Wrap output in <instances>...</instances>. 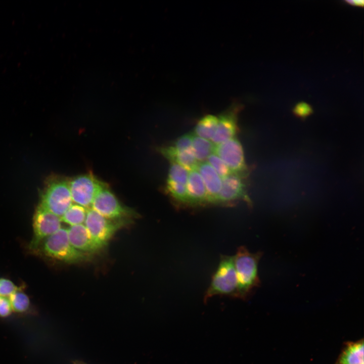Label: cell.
Wrapping results in <instances>:
<instances>
[{
	"label": "cell",
	"mask_w": 364,
	"mask_h": 364,
	"mask_svg": "<svg viewBox=\"0 0 364 364\" xmlns=\"http://www.w3.org/2000/svg\"><path fill=\"white\" fill-rule=\"evenodd\" d=\"M260 254L250 253L244 247L239 248L234 256L237 279L236 297L245 299L259 286L258 264Z\"/></svg>",
	"instance_id": "obj_1"
},
{
	"label": "cell",
	"mask_w": 364,
	"mask_h": 364,
	"mask_svg": "<svg viewBox=\"0 0 364 364\" xmlns=\"http://www.w3.org/2000/svg\"><path fill=\"white\" fill-rule=\"evenodd\" d=\"M237 279L234 256H222L218 267L204 296L206 302L215 295H231L236 297Z\"/></svg>",
	"instance_id": "obj_2"
},
{
	"label": "cell",
	"mask_w": 364,
	"mask_h": 364,
	"mask_svg": "<svg viewBox=\"0 0 364 364\" xmlns=\"http://www.w3.org/2000/svg\"><path fill=\"white\" fill-rule=\"evenodd\" d=\"M43 253L48 257L65 262L75 263L85 259V254L70 243L67 230L61 228L41 243Z\"/></svg>",
	"instance_id": "obj_3"
},
{
	"label": "cell",
	"mask_w": 364,
	"mask_h": 364,
	"mask_svg": "<svg viewBox=\"0 0 364 364\" xmlns=\"http://www.w3.org/2000/svg\"><path fill=\"white\" fill-rule=\"evenodd\" d=\"M69 181L63 178H54L49 181L42 195L40 204L61 217L72 204Z\"/></svg>",
	"instance_id": "obj_4"
},
{
	"label": "cell",
	"mask_w": 364,
	"mask_h": 364,
	"mask_svg": "<svg viewBox=\"0 0 364 364\" xmlns=\"http://www.w3.org/2000/svg\"><path fill=\"white\" fill-rule=\"evenodd\" d=\"M106 186L93 174L78 175L69 181L72 201L86 209L91 208L94 198Z\"/></svg>",
	"instance_id": "obj_5"
},
{
	"label": "cell",
	"mask_w": 364,
	"mask_h": 364,
	"mask_svg": "<svg viewBox=\"0 0 364 364\" xmlns=\"http://www.w3.org/2000/svg\"><path fill=\"white\" fill-rule=\"evenodd\" d=\"M61 217L39 204L33 218V235L29 248L36 249L43 241L61 228Z\"/></svg>",
	"instance_id": "obj_6"
},
{
	"label": "cell",
	"mask_w": 364,
	"mask_h": 364,
	"mask_svg": "<svg viewBox=\"0 0 364 364\" xmlns=\"http://www.w3.org/2000/svg\"><path fill=\"white\" fill-rule=\"evenodd\" d=\"M84 223L93 238L103 247L121 226V223L104 217L92 208L87 209Z\"/></svg>",
	"instance_id": "obj_7"
},
{
	"label": "cell",
	"mask_w": 364,
	"mask_h": 364,
	"mask_svg": "<svg viewBox=\"0 0 364 364\" xmlns=\"http://www.w3.org/2000/svg\"><path fill=\"white\" fill-rule=\"evenodd\" d=\"M214 153L225 164L232 173L244 176L246 171L244 152L240 142L232 138L215 146Z\"/></svg>",
	"instance_id": "obj_8"
},
{
	"label": "cell",
	"mask_w": 364,
	"mask_h": 364,
	"mask_svg": "<svg viewBox=\"0 0 364 364\" xmlns=\"http://www.w3.org/2000/svg\"><path fill=\"white\" fill-rule=\"evenodd\" d=\"M91 208L109 219L120 218L130 211L122 206L106 185L96 195Z\"/></svg>",
	"instance_id": "obj_9"
},
{
	"label": "cell",
	"mask_w": 364,
	"mask_h": 364,
	"mask_svg": "<svg viewBox=\"0 0 364 364\" xmlns=\"http://www.w3.org/2000/svg\"><path fill=\"white\" fill-rule=\"evenodd\" d=\"M243 176L231 173L221 178V188L217 204H229L238 200L250 203L245 191Z\"/></svg>",
	"instance_id": "obj_10"
},
{
	"label": "cell",
	"mask_w": 364,
	"mask_h": 364,
	"mask_svg": "<svg viewBox=\"0 0 364 364\" xmlns=\"http://www.w3.org/2000/svg\"><path fill=\"white\" fill-rule=\"evenodd\" d=\"M239 105H234L220 114L215 132L211 139L215 145L234 138L238 129L237 119Z\"/></svg>",
	"instance_id": "obj_11"
},
{
	"label": "cell",
	"mask_w": 364,
	"mask_h": 364,
	"mask_svg": "<svg viewBox=\"0 0 364 364\" xmlns=\"http://www.w3.org/2000/svg\"><path fill=\"white\" fill-rule=\"evenodd\" d=\"M67 233L71 244L81 252H94L103 247L93 238L82 224L71 226L67 230Z\"/></svg>",
	"instance_id": "obj_12"
},
{
	"label": "cell",
	"mask_w": 364,
	"mask_h": 364,
	"mask_svg": "<svg viewBox=\"0 0 364 364\" xmlns=\"http://www.w3.org/2000/svg\"><path fill=\"white\" fill-rule=\"evenodd\" d=\"M197 170L200 174L206 188L207 203L217 204L221 188V178L206 161L199 162Z\"/></svg>",
	"instance_id": "obj_13"
},
{
	"label": "cell",
	"mask_w": 364,
	"mask_h": 364,
	"mask_svg": "<svg viewBox=\"0 0 364 364\" xmlns=\"http://www.w3.org/2000/svg\"><path fill=\"white\" fill-rule=\"evenodd\" d=\"M187 192L188 205H197L207 203L206 188L200 174L196 169L189 172Z\"/></svg>",
	"instance_id": "obj_14"
},
{
	"label": "cell",
	"mask_w": 364,
	"mask_h": 364,
	"mask_svg": "<svg viewBox=\"0 0 364 364\" xmlns=\"http://www.w3.org/2000/svg\"><path fill=\"white\" fill-rule=\"evenodd\" d=\"M159 150L160 153L171 163H177L189 171L197 170L199 162L196 160L192 148L177 150L171 145L161 147Z\"/></svg>",
	"instance_id": "obj_15"
},
{
	"label": "cell",
	"mask_w": 364,
	"mask_h": 364,
	"mask_svg": "<svg viewBox=\"0 0 364 364\" xmlns=\"http://www.w3.org/2000/svg\"><path fill=\"white\" fill-rule=\"evenodd\" d=\"M363 340L345 344L335 364H364Z\"/></svg>",
	"instance_id": "obj_16"
},
{
	"label": "cell",
	"mask_w": 364,
	"mask_h": 364,
	"mask_svg": "<svg viewBox=\"0 0 364 364\" xmlns=\"http://www.w3.org/2000/svg\"><path fill=\"white\" fill-rule=\"evenodd\" d=\"M217 123V117L212 115H206L198 122L194 134L206 140H211L215 132Z\"/></svg>",
	"instance_id": "obj_17"
},
{
	"label": "cell",
	"mask_w": 364,
	"mask_h": 364,
	"mask_svg": "<svg viewBox=\"0 0 364 364\" xmlns=\"http://www.w3.org/2000/svg\"><path fill=\"white\" fill-rule=\"evenodd\" d=\"M215 146L209 140L193 134L192 149L198 162L205 161L209 156L214 153Z\"/></svg>",
	"instance_id": "obj_18"
},
{
	"label": "cell",
	"mask_w": 364,
	"mask_h": 364,
	"mask_svg": "<svg viewBox=\"0 0 364 364\" xmlns=\"http://www.w3.org/2000/svg\"><path fill=\"white\" fill-rule=\"evenodd\" d=\"M87 209L77 204H72L61 217L63 221L71 226L84 222Z\"/></svg>",
	"instance_id": "obj_19"
},
{
	"label": "cell",
	"mask_w": 364,
	"mask_h": 364,
	"mask_svg": "<svg viewBox=\"0 0 364 364\" xmlns=\"http://www.w3.org/2000/svg\"><path fill=\"white\" fill-rule=\"evenodd\" d=\"M8 299L12 310L15 312H23L29 307L30 300L28 296L18 288Z\"/></svg>",
	"instance_id": "obj_20"
},
{
	"label": "cell",
	"mask_w": 364,
	"mask_h": 364,
	"mask_svg": "<svg viewBox=\"0 0 364 364\" xmlns=\"http://www.w3.org/2000/svg\"><path fill=\"white\" fill-rule=\"evenodd\" d=\"M166 189L175 201L183 204H188L187 185L167 179Z\"/></svg>",
	"instance_id": "obj_21"
},
{
	"label": "cell",
	"mask_w": 364,
	"mask_h": 364,
	"mask_svg": "<svg viewBox=\"0 0 364 364\" xmlns=\"http://www.w3.org/2000/svg\"><path fill=\"white\" fill-rule=\"evenodd\" d=\"M189 171L179 164L171 162L167 179L187 185Z\"/></svg>",
	"instance_id": "obj_22"
},
{
	"label": "cell",
	"mask_w": 364,
	"mask_h": 364,
	"mask_svg": "<svg viewBox=\"0 0 364 364\" xmlns=\"http://www.w3.org/2000/svg\"><path fill=\"white\" fill-rule=\"evenodd\" d=\"M207 160L221 178L232 173L222 160L214 153L209 155Z\"/></svg>",
	"instance_id": "obj_23"
},
{
	"label": "cell",
	"mask_w": 364,
	"mask_h": 364,
	"mask_svg": "<svg viewBox=\"0 0 364 364\" xmlns=\"http://www.w3.org/2000/svg\"><path fill=\"white\" fill-rule=\"evenodd\" d=\"M18 287L10 280L0 278V296L8 298Z\"/></svg>",
	"instance_id": "obj_24"
},
{
	"label": "cell",
	"mask_w": 364,
	"mask_h": 364,
	"mask_svg": "<svg viewBox=\"0 0 364 364\" xmlns=\"http://www.w3.org/2000/svg\"><path fill=\"white\" fill-rule=\"evenodd\" d=\"M193 134H186L178 138L172 145L177 150H184L192 148Z\"/></svg>",
	"instance_id": "obj_25"
},
{
	"label": "cell",
	"mask_w": 364,
	"mask_h": 364,
	"mask_svg": "<svg viewBox=\"0 0 364 364\" xmlns=\"http://www.w3.org/2000/svg\"><path fill=\"white\" fill-rule=\"evenodd\" d=\"M293 111L296 115L304 117L311 113L312 108L309 104L305 102H300L296 105Z\"/></svg>",
	"instance_id": "obj_26"
},
{
	"label": "cell",
	"mask_w": 364,
	"mask_h": 364,
	"mask_svg": "<svg viewBox=\"0 0 364 364\" xmlns=\"http://www.w3.org/2000/svg\"><path fill=\"white\" fill-rule=\"evenodd\" d=\"M12 309L8 298H0V317H5L9 316L12 311Z\"/></svg>",
	"instance_id": "obj_27"
},
{
	"label": "cell",
	"mask_w": 364,
	"mask_h": 364,
	"mask_svg": "<svg viewBox=\"0 0 364 364\" xmlns=\"http://www.w3.org/2000/svg\"><path fill=\"white\" fill-rule=\"evenodd\" d=\"M345 2L350 5L361 7H362L364 5V1L363 0H346Z\"/></svg>",
	"instance_id": "obj_28"
},
{
	"label": "cell",
	"mask_w": 364,
	"mask_h": 364,
	"mask_svg": "<svg viewBox=\"0 0 364 364\" xmlns=\"http://www.w3.org/2000/svg\"><path fill=\"white\" fill-rule=\"evenodd\" d=\"M73 364H87L82 360H75L72 361Z\"/></svg>",
	"instance_id": "obj_29"
},
{
	"label": "cell",
	"mask_w": 364,
	"mask_h": 364,
	"mask_svg": "<svg viewBox=\"0 0 364 364\" xmlns=\"http://www.w3.org/2000/svg\"><path fill=\"white\" fill-rule=\"evenodd\" d=\"M0 298H1V296H0Z\"/></svg>",
	"instance_id": "obj_30"
}]
</instances>
